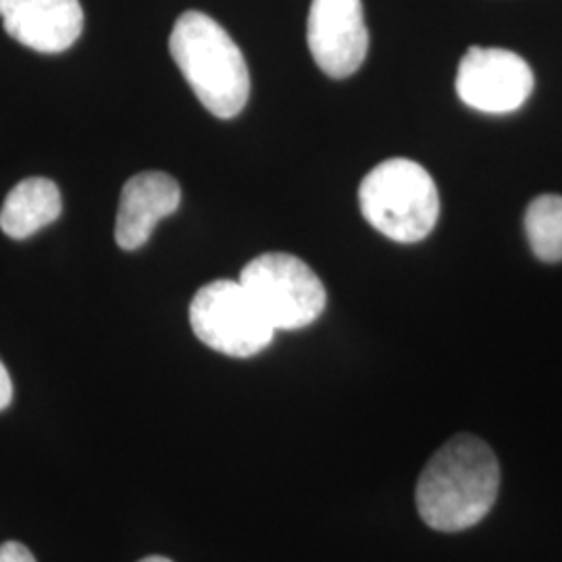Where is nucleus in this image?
Returning <instances> with one entry per match:
<instances>
[{"label":"nucleus","instance_id":"nucleus-1","mask_svg":"<svg viewBox=\"0 0 562 562\" xmlns=\"http://www.w3.org/2000/svg\"><path fill=\"white\" fill-rule=\"evenodd\" d=\"M501 464L487 443L457 436L429 459L417 482V508L436 531H464L487 517L498 498Z\"/></svg>","mask_w":562,"mask_h":562},{"label":"nucleus","instance_id":"nucleus-2","mask_svg":"<svg viewBox=\"0 0 562 562\" xmlns=\"http://www.w3.org/2000/svg\"><path fill=\"white\" fill-rule=\"evenodd\" d=\"M169 53L202 106L220 120L240 115L250 74L238 44L213 18L186 11L169 36Z\"/></svg>","mask_w":562,"mask_h":562},{"label":"nucleus","instance_id":"nucleus-3","mask_svg":"<svg viewBox=\"0 0 562 562\" xmlns=\"http://www.w3.org/2000/svg\"><path fill=\"white\" fill-rule=\"evenodd\" d=\"M362 215L390 240L413 244L431 234L440 217V194L427 169L411 159H387L359 188Z\"/></svg>","mask_w":562,"mask_h":562},{"label":"nucleus","instance_id":"nucleus-4","mask_svg":"<svg viewBox=\"0 0 562 562\" xmlns=\"http://www.w3.org/2000/svg\"><path fill=\"white\" fill-rule=\"evenodd\" d=\"M238 281L276 331L308 327L322 317L327 304L319 276L299 257L285 252L252 259L241 269Z\"/></svg>","mask_w":562,"mask_h":562},{"label":"nucleus","instance_id":"nucleus-5","mask_svg":"<svg viewBox=\"0 0 562 562\" xmlns=\"http://www.w3.org/2000/svg\"><path fill=\"white\" fill-rule=\"evenodd\" d=\"M190 325L204 346L234 359L259 355L276 336L240 281L217 280L201 288L190 304Z\"/></svg>","mask_w":562,"mask_h":562},{"label":"nucleus","instance_id":"nucleus-6","mask_svg":"<svg viewBox=\"0 0 562 562\" xmlns=\"http://www.w3.org/2000/svg\"><path fill=\"white\" fill-rule=\"evenodd\" d=\"M533 86L536 78L529 63L506 48H469L457 74L459 99L487 115L519 111Z\"/></svg>","mask_w":562,"mask_h":562},{"label":"nucleus","instance_id":"nucleus-7","mask_svg":"<svg viewBox=\"0 0 562 562\" xmlns=\"http://www.w3.org/2000/svg\"><path fill=\"white\" fill-rule=\"evenodd\" d=\"M306 41L317 67L329 78L357 74L369 50L361 0H313Z\"/></svg>","mask_w":562,"mask_h":562},{"label":"nucleus","instance_id":"nucleus-8","mask_svg":"<svg viewBox=\"0 0 562 562\" xmlns=\"http://www.w3.org/2000/svg\"><path fill=\"white\" fill-rule=\"evenodd\" d=\"M0 18L13 41L44 55L65 53L83 30L80 0H0Z\"/></svg>","mask_w":562,"mask_h":562},{"label":"nucleus","instance_id":"nucleus-9","mask_svg":"<svg viewBox=\"0 0 562 562\" xmlns=\"http://www.w3.org/2000/svg\"><path fill=\"white\" fill-rule=\"evenodd\" d=\"M181 202L178 181L162 171H144L125 181L121 190L115 240L123 250H138L155 227L173 215Z\"/></svg>","mask_w":562,"mask_h":562},{"label":"nucleus","instance_id":"nucleus-10","mask_svg":"<svg viewBox=\"0 0 562 562\" xmlns=\"http://www.w3.org/2000/svg\"><path fill=\"white\" fill-rule=\"evenodd\" d=\"M60 211L63 201L57 183L46 178H30L7 194L0 211V229L13 240H25L57 222Z\"/></svg>","mask_w":562,"mask_h":562},{"label":"nucleus","instance_id":"nucleus-11","mask_svg":"<svg viewBox=\"0 0 562 562\" xmlns=\"http://www.w3.org/2000/svg\"><path fill=\"white\" fill-rule=\"evenodd\" d=\"M525 234L543 262L562 261V196L542 194L527 206Z\"/></svg>","mask_w":562,"mask_h":562},{"label":"nucleus","instance_id":"nucleus-12","mask_svg":"<svg viewBox=\"0 0 562 562\" xmlns=\"http://www.w3.org/2000/svg\"><path fill=\"white\" fill-rule=\"evenodd\" d=\"M0 562H36V559L23 543L7 542L0 546Z\"/></svg>","mask_w":562,"mask_h":562},{"label":"nucleus","instance_id":"nucleus-13","mask_svg":"<svg viewBox=\"0 0 562 562\" xmlns=\"http://www.w3.org/2000/svg\"><path fill=\"white\" fill-rule=\"evenodd\" d=\"M13 401V382L7 367L0 361V411H4Z\"/></svg>","mask_w":562,"mask_h":562},{"label":"nucleus","instance_id":"nucleus-14","mask_svg":"<svg viewBox=\"0 0 562 562\" xmlns=\"http://www.w3.org/2000/svg\"><path fill=\"white\" fill-rule=\"evenodd\" d=\"M140 562H173V561H169V559H165V557H148V559H142Z\"/></svg>","mask_w":562,"mask_h":562}]
</instances>
